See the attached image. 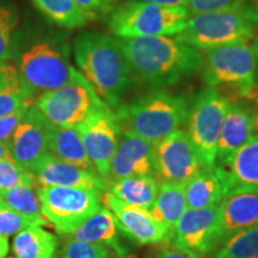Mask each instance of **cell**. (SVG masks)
<instances>
[{"label": "cell", "mask_w": 258, "mask_h": 258, "mask_svg": "<svg viewBox=\"0 0 258 258\" xmlns=\"http://www.w3.org/2000/svg\"><path fill=\"white\" fill-rule=\"evenodd\" d=\"M132 72L153 91L176 85L202 67V53L177 37L120 40Z\"/></svg>", "instance_id": "1"}, {"label": "cell", "mask_w": 258, "mask_h": 258, "mask_svg": "<svg viewBox=\"0 0 258 258\" xmlns=\"http://www.w3.org/2000/svg\"><path fill=\"white\" fill-rule=\"evenodd\" d=\"M79 72L109 108H117L134 74L120 40L99 31H85L73 43Z\"/></svg>", "instance_id": "2"}, {"label": "cell", "mask_w": 258, "mask_h": 258, "mask_svg": "<svg viewBox=\"0 0 258 258\" xmlns=\"http://www.w3.org/2000/svg\"><path fill=\"white\" fill-rule=\"evenodd\" d=\"M189 108L184 96L158 90L120 106L115 112L122 129L156 145L186 122Z\"/></svg>", "instance_id": "3"}, {"label": "cell", "mask_w": 258, "mask_h": 258, "mask_svg": "<svg viewBox=\"0 0 258 258\" xmlns=\"http://www.w3.org/2000/svg\"><path fill=\"white\" fill-rule=\"evenodd\" d=\"M189 12L185 8H167L129 0L109 14V30L118 40L177 36L184 30Z\"/></svg>", "instance_id": "4"}, {"label": "cell", "mask_w": 258, "mask_h": 258, "mask_svg": "<svg viewBox=\"0 0 258 258\" xmlns=\"http://www.w3.org/2000/svg\"><path fill=\"white\" fill-rule=\"evenodd\" d=\"M202 76L209 88H224L249 97L256 86V59L250 41H238L205 50Z\"/></svg>", "instance_id": "5"}, {"label": "cell", "mask_w": 258, "mask_h": 258, "mask_svg": "<svg viewBox=\"0 0 258 258\" xmlns=\"http://www.w3.org/2000/svg\"><path fill=\"white\" fill-rule=\"evenodd\" d=\"M34 105L51 124L76 128L93 110L106 104L96 95L79 71L74 69L69 83L36 97Z\"/></svg>", "instance_id": "6"}, {"label": "cell", "mask_w": 258, "mask_h": 258, "mask_svg": "<svg viewBox=\"0 0 258 258\" xmlns=\"http://www.w3.org/2000/svg\"><path fill=\"white\" fill-rule=\"evenodd\" d=\"M37 191L42 215L60 234L73 233L102 207L101 191L93 189L43 185Z\"/></svg>", "instance_id": "7"}, {"label": "cell", "mask_w": 258, "mask_h": 258, "mask_svg": "<svg viewBox=\"0 0 258 258\" xmlns=\"http://www.w3.org/2000/svg\"><path fill=\"white\" fill-rule=\"evenodd\" d=\"M198 50H207L238 41H250L254 30L240 10L189 15L185 28L176 36Z\"/></svg>", "instance_id": "8"}, {"label": "cell", "mask_w": 258, "mask_h": 258, "mask_svg": "<svg viewBox=\"0 0 258 258\" xmlns=\"http://www.w3.org/2000/svg\"><path fill=\"white\" fill-rule=\"evenodd\" d=\"M230 101L215 88L202 90L194 99L188 114V133L206 169L217 161L218 143Z\"/></svg>", "instance_id": "9"}, {"label": "cell", "mask_w": 258, "mask_h": 258, "mask_svg": "<svg viewBox=\"0 0 258 258\" xmlns=\"http://www.w3.org/2000/svg\"><path fill=\"white\" fill-rule=\"evenodd\" d=\"M18 71L34 95H42L69 83L74 69L61 48L41 42L22 53Z\"/></svg>", "instance_id": "10"}, {"label": "cell", "mask_w": 258, "mask_h": 258, "mask_svg": "<svg viewBox=\"0 0 258 258\" xmlns=\"http://www.w3.org/2000/svg\"><path fill=\"white\" fill-rule=\"evenodd\" d=\"M96 173L105 182L121 135L117 115L109 106L96 109L76 127Z\"/></svg>", "instance_id": "11"}, {"label": "cell", "mask_w": 258, "mask_h": 258, "mask_svg": "<svg viewBox=\"0 0 258 258\" xmlns=\"http://www.w3.org/2000/svg\"><path fill=\"white\" fill-rule=\"evenodd\" d=\"M154 173L163 183L185 184L205 170L186 131L177 129L153 146Z\"/></svg>", "instance_id": "12"}, {"label": "cell", "mask_w": 258, "mask_h": 258, "mask_svg": "<svg viewBox=\"0 0 258 258\" xmlns=\"http://www.w3.org/2000/svg\"><path fill=\"white\" fill-rule=\"evenodd\" d=\"M102 201L114 215L118 230L134 243L150 245L172 239V231L158 222L146 209L127 205L109 191L103 192Z\"/></svg>", "instance_id": "13"}, {"label": "cell", "mask_w": 258, "mask_h": 258, "mask_svg": "<svg viewBox=\"0 0 258 258\" xmlns=\"http://www.w3.org/2000/svg\"><path fill=\"white\" fill-rule=\"evenodd\" d=\"M51 123L32 104L25 111L9 144L10 152L21 166L32 172L42 157L49 153L48 141Z\"/></svg>", "instance_id": "14"}, {"label": "cell", "mask_w": 258, "mask_h": 258, "mask_svg": "<svg viewBox=\"0 0 258 258\" xmlns=\"http://www.w3.org/2000/svg\"><path fill=\"white\" fill-rule=\"evenodd\" d=\"M214 170L225 198L239 192L258 194V135L253 134L231 156L217 161Z\"/></svg>", "instance_id": "15"}, {"label": "cell", "mask_w": 258, "mask_h": 258, "mask_svg": "<svg viewBox=\"0 0 258 258\" xmlns=\"http://www.w3.org/2000/svg\"><path fill=\"white\" fill-rule=\"evenodd\" d=\"M219 206L186 208L173 227V245L196 253H208L214 250L219 230Z\"/></svg>", "instance_id": "16"}, {"label": "cell", "mask_w": 258, "mask_h": 258, "mask_svg": "<svg viewBox=\"0 0 258 258\" xmlns=\"http://www.w3.org/2000/svg\"><path fill=\"white\" fill-rule=\"evenodd\" d=\"M153 146L145 139L122 129L111 159L109 182L135 176H153Z\"/></svg>", "instance_id": "17"}, {"label": "cell", "mask_w": 258, "mask_h": 258, "mask_svg": "<svg viewBox=\"0 0 258 258\" xmlns=\"http://www.w3.org/2000/svg\"><path fill=\"white\" fill-rule=\"evenodd\" d=\"M32 173L37 178L38 184H41V186H72V188L93 189L101 192H104L106 190L105 180L102 179L97 173L66 163L50 153H47L41 158L37 165L32 170Z\"/></svg>", "instance_id": "18"}, {"label": "cell", "mask_w": 258, "mask_h": 258, "mask_svg": "<svg viewBox=\"0 0 258 258\" xmlns=\"http://www.w3.org/2000/svg\"><path fill=\"white\" fill-rule=\"evenodd\" d=\"M258 225V194L239 192L227 196L219 206L217 247L234 234Z\"/></svg>", "instance_id": "19"}, {"label": "cell", "mask_w": 258, "mask_h": 258, "mask_svg": "<svg viewBox=\"0 0 258 258\" xmlns=\"http://www.w3.org/2000/svg\"><path fill=\"white\" fill-rule=\"evenodd\" d=\"M253 132V115L243 105L230 102L219 138L217 161L225 159L243 146L252 137Z\"/></svg>", "instance_id": "20"}, {"label": "cell", "mask_w": 258, "mask_h": 258, "mask_svg": "<svg viewBox=\"0 0 258 258\" xmlns=\"http://www.w3.org/2000/svg\"><path fill=\"white\" fill-rule=\"evenodd\" d=\"M71 235L73 239L111 247L121 258L127 257L128 254V250L123 246L118 235V227L114 215L105 207L99 208Z\"/></svg>", "instance_id": "21"}, {"label": "cell", "mask_w": 258, "mask_h": 258, "mask_svg": "<svg viewBox=\"0 0 258 258\" xmlns=\"http://www.w3.org/2000/svg\"><path fill=\"white\" fill-rule=\"evenodd\" d=\"M48 151L54 157L66 163L96 173L84 148L82 138L76 128H61L51 124Z\"/></svg>", "instance_id": "22"}, {"label": "cell", "mask_w": 258, "mask_h": 258, "mask_svg": "<svg viewBox=\"0 0 258 258\" xmlns=\"http://www.w3.org/2000/svg\"><path fill=\"white\" fill-rule=\"evenodd\" d=\"M34 99V92L24 82L18 67L10 61H0V117Z\"/></svg>", "instance_id": "23"}, {"label": "cell", "mask_w": 258, "mask_h": 258, "mask_svg": "<svg viewBox=\"0 0 258 258\" xmlns=\"http://www.w3.org/2000/svg\"><path fill=\"white\" fill-rule=\"evenodd\" d=\"M186 208L200 209L219 206L225 199L224 188L214 167L205 169L184 184Z\"/></svg>", "instance_id": "24"}, {"label": "cell", "mask_w": 258, "mask_h": 258, "mask_svg": "<svg viewBox=\"0 0 258 258\" xmlns=\"http://www.w3.org/2000/svg\"><path fill=\"white\" fill-rule=\"evenodd\" d=\"M159 184L153 176H135L110 182L109 192L122 202L150 211L156 200Z\"/></svg>", "instance_id": "25"}, {"label": "cell", "mask_w": 258, "mask_h": 258, "mask_svg": "<svg viewBox=\"0 0 258 258\" xmlns=\"http://www.w3.org/2000/svg\"><path fill=\"white\" fill-rule=\"evenodd\" d=\"M185 209L184 184L161 183L157 198L148 212L158 222L173 231V227Z\"/></svg>", "instance_id": "26"}, {"label": "cell", "mask_w": 258, "mask_h": 258, "mask_svg": "<svg viewBox=\"0 0 258 258\" xmlns=\"http://www.w3.org/2000/svg\"><path fill=\"white\" fill-rule=\"evenodd\" d=\"M56 245L55 235L41 226H31L16 234L14 252L17 258H50L55 252Z\"/></svg>", "instance_id": "27"}, {"label": "cell", "mask_w": 258, "mask_h": 258, "mask_svg": "<svg viewBox=\"0 0 258 258\" xmlns=\"http://www.w3.org/2000/svg\"><path fill=\"white\" fill-rule=\"evenodd\" d=\"M35 6L51 22L64 28H80L90 19L72 0H32Z\"/></svg>", "instance_id": "28"}, {"label": "cell", "mask_w": 258, "mask_h": 258, "mask_svg": "<svg viewBox=\"0 0 258 258\" xmlns=\"http://www.w3.org/2000/svg\"><path fill=\"white\" fill-rule=\"evenodd\" d=\"M213 258H258V225L226 240Z\"/></svg>", "instance_id": "29"}, {"label": "cell", "mask_w": 258, "mask_h": 258, "mask_svg": "<svg viewBox=\"0 0 258 258\" xmlns=\"http://www.w3.org/2000/svg\"><path fill=\"white\" fill-rule=\"evenodd\" d=\"M37 188L15 186L0 191V202L12 211L31 217H43L41 213V201Z\"/></svg>", "instance_id": "30"}, {"label": "cell", "mask_w": 258, "mask_h": 258, "mask_svg": "<svg viewBox=\"0 0 258 258\" xmlns=\"http://www.w3.org/2000/svg\"><path fill=\"white\" fill-rule=\"evenodd\" d=\"M18 18L14 5L0 2V61H9L14 55V35Z\"/></svg>", "instance_id": "31"}, {"label": "cell", "mask_w": 258, "mask_h": 258, "mask_svg": "<svg viewBox=\"0 0 258 258\" xmlns=\"http://www.w3.org/2000/svg\"><path fill=\"white\" fill-rule=\"evenodd\" d=\"M15 186H31L38 189V180L34 173L19 165L14 158L0 160V191Z\"/></svg>", "instance_id": "32"}, {"label": "cell", "mask_w": 258, "mask_h": 258, "mask_svg": "<svg viewBox=\"0 0 258 258\" xmlns=\"http://www.w3.org/2000/svg\"><path fill=\"white\" fill-rule=\"evenodd\" d=\"M47 221L43 217H31L22 213L12 211L5 206L0 207V235L9 237V235L18 233L31 226H43Z\"/></svg>", "instance_id": "33"}, {"label": "cell", "mask_w": 258, "mask_h": 258, "mask_svg": "<svg viewBox=\"0 0 258 258\" xmlns=\"http://www.w3.org/2000/svg\"><path fill=\"white\" fill-rule=\"evenodd\" d=\"M62 258H109V252L103 245L72 238L63 245Z\"/></svg>", "instance_id": "34"}, {"label": "cell", "mask_w": 258, "mask_h": 258, "mask_svg": "<svg viewBox=\"0 0 258 258\" xmlns=\"http://www.w3.org/2000/svg\"><path fill=\"white\" fill-rule=\"evenodd\" d=\"M244 0H186L185 9L189 15L205 14V12L233 11L240 10Z\"/></svg>", "instance_id": "35"}, {"label": "cell", "mask_w": 258, "mask_h": 258, "mask_svg": "<svg viewBox=\"0 0 258 258\" xmlns=\"http://www.w3.org/2000/svg\"><path fill=\"white\" fill-rule=\"evenodd\" d=\"M32 104H34V102L25 103V104L22 105L21 108H18L16 111L0 117V143H4L9 146L16 128H17L22 117L24 116L25 111H27Z\"/></svg>", "instance_id": "36"}, {"label": "cell", "mask_w": 258, "mask_h": 258, "mask_svg": "<svg viewBox=\"0 0 258 258\" xmlns=\"http://www.w3.org/2000/svg\"><path fill=\"white\" fill-rule=\"evenodd\" d=\"M72 2L82 10L90 21H93L101 15L108 14L112 9L110 5L106 4L105 0H72Z\"/></svg>", "instance_id": "37"}, {"label": "cell", "mask_w": 258, "mask_h": 258, "mask_svg": "<svg viewBox=\"0 0 258 258\" xmlns=\"http://www.w3.org/2000/svg\"><path fill=\"white\" fill-rule=\"evenodd\" d=\"M156 258H200V256L194 251L171 245V246L163 247Z\"/></svg>", "instance_id": "38"}, {"label": "cell", "mask_w": 258, "mask_h": 258, "mask_svg": "<svg viewBox=\"0 0 258 258\" xmlns=\"http://www.w3.org/2000/svg\"><path fill=\"white\" fill-rule=\"evenodd\" d=\"M240 11L252 25L253 30H258V0H244Z\"/></svg>", "instance_id": "39"}, {"label": "cell", "mask_w": 258, "mask_h": 258, "mask_svg": "<svg viewBox=\"0 0 258 258\" xmlns=\"http://www.w3.org/2000/svg\"><path fill=\"white\" fill-rule=\"evenodd\" d=\"M134 2L151 3V4L167 6V8H185L186 6V0H134Z\"/></svg>", "instance_id": "40"}, {"label": "cell", "mask_w": 258, "mask_h": 258, "mask_svg": "<svg viewBox=\"0 0 258 258\" xmlns=\"http://www.w3.org/2000/svg\"><path fill=\"white\" fill-rule=\"evenodd\" d=\"M9 252V240L8 237L0 235V258H5Z\"/></svg>", "instance_id": "41"}, {"label": "cell", "mask_w": 258, "mask_h": 258, "mask_svg": "<svg viewBox=\"0 0 258 258\" xmlns=\"http://www.w3.org/2000/svg\"><path fill=\"white\" fill-rule=\"evenodd\" d=\"M9 158H12L9 146L4 143H0V160L9 159Z\"/></svg>", "instance_id": "42"}, {"label": "cell", "mask_w": 258, "mask_h": 258, "mask_svg": "<svg viewBox=\"0 0 258 258\" xmlns=\"http://www.w3.org/2000/svg\"><path fill=\"white\" fill-rule=\"evenodd\" d=\"M252 49L254 53V59H256V80L258 82V35L254 36V41L252 43Z\"/></svg>", "instance_id": "43"}, {"label": "cell", "mask_w": 258, "mask_h": 258, "mask_svg": "<svg viewBox=\"0 0 258 258\" xmlns=\"http://www.w3.org/2000/svg\"><path fill=\"white\" fill-rule=\"evenodd\" d=\"M105 2H106V4L110 5L111 8H112V6L116 5V4H118V3H122V2H123V0H105Z\"/></svg>", "instance_id": "44"}, {"label": "cell", "mask_w": 258, "mask_h": 258, "mask_svg": "<svg viewBox=\"0 0 258 258\" xmlns=\"http://www.w3.org/2000/svg\"><path fill=\"white\" fill-rule=\"evenodd\" d=\"M253 123H254V129H257L258 131V112L253 116Z\"/></svg>", "instance_id": "45"}, {"label": "cell", "mask_w": 258, "mask_h": 258, "mask_svg": "<svg viewBox=\"0 0 258 258\" xmlns=\"http://www.w3.org/2000/svg\"><path fill=\"white\" fill-rule=\"evenodd\" d=\"M2 206H3V203H2V202H0V207H2Z\"/></svg>", "instance_id": "46"}, {"label": "cell", "mask_w": 258, "mask_h": 258, "mask_svg": "<svg viewBox=\"0 0 258 258\" xmlns=\"http://www.w3.org/2000/svg\"><path fill=\"white\" fill-rule=\"evenodd\" d=\"M50 258H59V257H50Z\"/></svg>", "instance_id": "47"}, {"label": "cell", "mask_w": 258, "mask_h": 258, "mask_svg": "<svg viewBox=\"0 0 258 258\" xmlns=\"http://www.w3.org/2000/svg\"><path fill=\"white\" fill-rule=\"evenodd\" d=\"M124 258H128V257H124Z\"/></svg>", "instance_id": "48"}, {"label": "cell", "mask_w": 258, "mask_h": 258, "mask_svg": "<svg viewBox=\"0 0 258 258\" xmlns=\"http://www.w3.org/2000/svg\"><path fill=\"white\" fill-rule=\"evenodd\" d=\"M10 258H11V257H10Z\"/></svg>", "instance_id": "49"}]
</instances>
